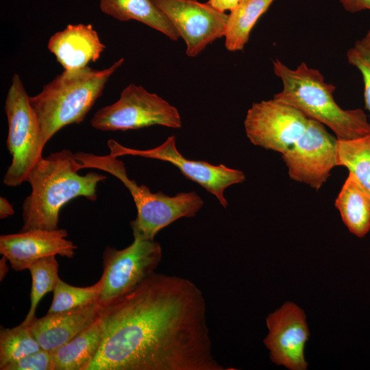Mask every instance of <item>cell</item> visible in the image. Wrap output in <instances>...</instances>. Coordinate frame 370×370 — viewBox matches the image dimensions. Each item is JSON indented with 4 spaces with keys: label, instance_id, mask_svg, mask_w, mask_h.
I'll return each mask as SVG.
<instances>
[{
    "label": "cell",
    "instance_id": "ac0fdd59",
    "mask_svg": "<svg viewBox=\"0 0 370 370\" xmlns=\"http://www.w3.org/2000/svg\"><path fill=\"white\" fill-rule=\"evenodd\" d=\"M102 12L119 21L140 22L173 41L180 38L175 29L153 0H100Z\"/></svg>",
    "mask_w": 370,
    "mask_h": 370
},
{
    "label": "cell",
    "instance_id": "d6986e66",
    "mask_svg": "<svg viewBox=\"0 0 370 370\" xmlns=\"http://www.w3.org/2000/svg\"><path fill=\"white\" fill-rule=\"evenodd\" d=\"M101 337L102 327L99 314L86 329L51 352L53 370H84L97 354Z\"/></svg>",
    "mask_w": 370,
    "mask_h": 370
},
{
    "label": "cell",
    "instance_id": "ba28073f",
    "mask_svg": "<svg viewBox=\"0 0 370 370\" xmlns=\"http://www.w3.org/2000/svg\"><path fill=\"white\" fill-rule=\"evenodd\" d=\"M161 245L154 240L134 238L123 249L107 246L103 254L101 288L97 300L101 306L134 289L162 260Z\"/></svg>",
    "mask_w": 370,
    "mask_h": 370
},
{
    "label": "cell",
    "instance_id": "8fae6325",
    "mask_svg": "<svg viewBox=\"0 0 370 370\" xmlns=\"http://www.w3.org/2000/svg\"><path fill=\"white\" fill-rule=\"evenodd\" d=\"M308 119L297 109L272 99L254 103L244 127L253 145L283 154L305 132Z\"/></svg>",
    "mask_w": 370,
    "mask_h": 370
},
{
    "label": "cell",
    "instance_id": "7402d4cb",
    "mask_svg": "<svg viewBox=\"0 0 370 370\" xmlns=\"http://www.w3.org/2000/svg\"><path fill=\"white\" fill-rule=\"evenodd\" d=\"M58 262L56 256H49L34 262L28 268L32 276L29 310L21 323L29 325L35 318L37 306L42 297L53 291L59 280Z\"/></svg>",
    "mask_w": 370,
    "mask_h": 370
},
{
    "label": "cell",
    "instance_id": "f546056e",
    "mask_svg": "<svg viewBox=\"0 0 370 370\" xmlns=\"http://www.w3.org/2000/svg\"><path fill=\"white\" fill-rule=\"evenodd\" d=\"M14 214V208L9 201L4 197H0V218L4 219Z\"/></svg>",
    "mask_w": 370,
    "mask_h": 370
},
{
    "label": "cell",
    "instance_id": "277c9868",
    "mask_svg": "<svg viewBox=\"0 0 370 370\" xmlns=\"http://www.w3.org/2000/svg\"><path fill=\"white\" fill-rule=\"evenodd\" d=\"M123 62L122 58L102 70L88 66L80 69L64 70L45 85L38 94L29 97L45 145L62 127L84 121L101 95L110 77Z\"/></svg>",
    "mask_w": 370,
    "mask_h": 370
},
{
    "label": "cell",
    "instance_id": "52a82bcc",
    "mask_svg": "<svg viewBox=\"0 0 370 370\" xmlns=\"http://www.w3.org/2000/svg\"><path fill=\"white\" fill-rule=\"evenodd\" d=\"M101 131H126L152 125L173 129L182 127L177 109L142 86L127 85L114 103L99 109L90 120Z\"/></svg>",
    "mask_w": 370,
    "mask_h": 370
},
{
    "label": "cell",
    "instance_id": "4fadbf2b",
    "mask_svg": "<svg viewBox=\"0 0 370 370\" xmlns=\"http://www.w3.org/2000/svg\"><path fill=\"white\" fill-rule=\"evenodd\" d=\"M266 325L263 343L271 362L290 370L307 369L304 349L310 331L304 310L286 301L267 316Z\"/></svg>",
    "mask_w": 370,
    "mask_h": 370
},
{
    "label": "cell",
    "instance_id": "484cf974",
    "mask_svg": "<svg viewBox=\"0 0 370 370\" xmlns=\"http://www.w3.org/2000/svg\"><path fill=\"white\" fill-rule=\"evenodd\" d=\"M347 57L356 58L370 67V29L347 52Z\"/></svg>",
    "mask_w": 370,
    "mask_h": 370
},
{
    "label": "cell",
    "instance_id": "7c38bea8",
    "mask_svg": "<svg viewBox=\"0 0 370 370\" xmlns=\"http://www.w3.org/2000/svg\"><path fill=\"white\" fill-rule=\"evenodd\" d=\"M186 44V54L195 58L224 36L228 14L198 0H153Z\"/></svg>",
    "mask_w": 370,
    "mask_h": 370
},
{
    "label": "cell",
    "instance_id": "44dd1931",
    "mask_svg": "<svg viewBox=\"0 0 370 370\" xmlns=\"http://www.w3.org/2000/svg\"><path fill=\"white\" fill-rule=\"evenodd\" d=\"M336 166L346 167L370 193V134L354 140H337Z\"/></svg>",
    "mask_w": 370,
    "mask_h": 370
},
{
    "label": "cell",
    "instance_id": "6da1fadb",
    "mask_svg": "<svg viewBox=\"0 0 370 370\" xmlns=\"http://www.w3.org/2000/svg\"><path fill=\"white\" fill-rule=\"evenodd\" d=\"M101 342L84 370H225L214 358L206 301L190 280L153 272L101 306Z\"/></svg>",
    "mask_w": 370,
    "mask_h": 370
},
{
    "label": "cell",
    "instance_id": "603a6c76",
    "mask_svg": "<svg viewBox=\"0 0 370 370\" xmlns=\"http://www.w3.org/2000/svg\"><path fill=\"white\" fill-rule=\"evenodd\" d=\"M40 349L29 325L21 323L13 328H1L0 330V369L4 370L8 365Z\"/></svg>",
    "mask_w": 370,
    "mask_h": 370
},
{
    "label": "cell",
    "instance_id": "7a4b0ae2",
    "mask_svg": "<svg viewBox=\"0 0 370 370\" xmlns=\"http://www.w3.org/2000/svg\"><path fill=\"white\" fill-rule=\"evenodd\" d=\"M80 169L69 149L51 153L37 162L26 180L31 193L23 204L21 232L58 229L60 211L66 204L78 197L97 200L98 184L106 176L95 172L82 175Z\"/></svg>",
    "mask_w": 370,
    "mask_h": 370
},
{
    "label": "cell",
    "instance_id": "83f0119b",
    "mask_svg": "<svg viewBox=\"0 0 370 370\" xmlns=\"http://www.w3.org/2000/svg\"><path fill=\"white\" fill-rule=\"evenodd\" d=\"M345 10L351 13L370 10V0H339Z\"/></svg>",
    "mask_w": 370,
    "mask_h": 370
},
{
    "label": "cell",
    "instance_id": "2e32d148",
    "mask_svg": "<svg viewBox=\"0 0 370 370\" xmlns=\"http://www.w3.org/2000/svg\"><path fill=\"white\" fill-rule=\"evenodd\" d=\"M101 309L98 302L72 310L47 313L35 318L30 330L41 349L53 352L69 342L90 325Z\"/></svg>",
    "mask_w": 370,
    "mask_h": 370
},
{
    "label": "cell",
    "instance_id": "8992f818",
    "mask_svg": "<svg viewBox=\"0 0 370 370\" xmlns=\"http://www.w3.org/2000/svg\"><path fill=\"white\" fill-rule=\"evenodd\" d=\"M5 112L8 132L6 140L12 162L3 182L8 186H17L24 182L37 162L42 158L45 145L38 119L29 102L20 76L12 78L5 102Z\"/></svg>",
    "mask_w": 370,
    "mask_h": 370
},
{
    "label": "cell",
    "instance_id": "9c48e42d",
    "mask_svg": "<svg viewBox=\"0 0 370 370\" xmlns=\"http://www.w3.org/2000/svg\"><path fill=\"white\" fill-rule=\"evenodd\" d=\"M107 145L110 154L114 157L135 156L173 164L187 179L196 182L215 196L224 208L228 206L224 197L225 190L245 180V173L240 170L228 168L222 164L213 165L206 161L187 159L177 149L174 135L168 137L160 145L149 149L126 147L113 139L108 140Z\"/></svg>",
    "mask_w": 370,
    "mask_h": 370
},
{
    "label": "cell",
    "instance_id": "4dcf8cb0",
    "mask_svg": "<svg viewBox=\"0 0 370 370\" xmlns=\"http://www.w3.org/2000/svg\"><path fill=\"white\" fill-rule=\"evenodd\" d=\"M8 261L7 258L4 256L2 257L0 261V278L2 280L4 277L6 275V273L8 271V267L6 264Z\"/></svg>",
    "mask_w": 370,
    "mask_h": 370
},
{
    "label": "cell",
    "instance_id": "5b68a950",
    "mask_svg": "<svg viewBox=\"0 0 370 370\" xmlns=\"http://www.w3.org/2000/svg\"><path fill=\"white\" fill-rule=\"evenodd\" d=\"M81 169H97L108 173L128 189L136 205L137 215L130 222L134 238L154 240L155 236L175 221L190 218L201 208L204 201L195 191L180 193L175 196L161 191L151 193L144 185H138L127 175L124 162L110 154L98 156L87 152L74 153Z\"/></svg>",
    "mask_w": 370,
    "mask_h": 370
},
{
    "label": "cell",
    "instance_id": "cb8c5ba5",
    "mask_svg": "<svg viewBox=\"0 0 370 370\" xmlns=\"http://www.w3.org/2000/svg\"><path fill=\"white\" fill-rule=\"evenodd\" d=\"M101 288V279L93 285L79 287L67 284L59 278L53 291V300L47 313L72 310L95 303Z\"/></svg>",
    "mask_w": 370,
    "mask_h": 370
},
{
    "label": "cell",
    "instance_id": "f1b7e54d",
    "mask_svg": "<svg viewBox=\"0 0 370 370\" xmlns=\"http://www.w3.org/2000/svg\"><path fill=\"white\" fill-rule=\"evenodd\" d=\"M242 0H208L207 3L221 12L232 11Z\"/></svg>",
    "mask_w": 370,
    "mask_h": 370
},
{
    "label": "cell",
    "instance_id": "5bb4252c",
    "mask_svg": "<svg viewBox=\"0 0 370 370\" xmlns=\"http://www.w3.org/2000/svg\"><path fill=\"white\" fill-rule=\"evenodd\" d=\"M64 229L30 230L0 236V254L12 268L21 271L42 258L59 255L71 258L77 246Z\"/></svg>",
    "mask_w": 370,
    "mask_h": 370
},
{
    "label": "cell",
    "instance_id": "e0dca14e",
    "mask_svg": "<svg viewBox=\"0 0 370 370\" xmlns=\"http://www.w3.org/2000/svg\"><path fill=\"white\" fill-rule=\"evenodd\" d=\"M334 204L352 234L362 238L370 231V193L352 173L349 172Z\"/></svg>",
    "mask_w": 370,
    "mask_h": 370
},
{
    "label": "cell",
    "instance_id": "ffe728a7",
    "mask_svg": "<svg viewBox=\"0 0 370 370\" xmlns=\"http://www.w3.org/2000/svg\"><path fill=\"white\" fill-rule=\"evenodd\" d=\"M274 1L242 0L230 12L224 34L227 50H243L252 29Z\"/></svg>",
    "mask_w": 370,
    "mask_h": 370
},
{
    "label": "cell",
    "instance_id": "9a60e30c",
    "mask_svg": "<svg viewBox=\"0 0 370 370\" xmlns=\"http://www.w3.org/2000/svg\"><path fill=\"white\" fill-rule=\"evenodd\" d=\"M47 48L64 70L84 68L96 62L106 49L91 24L68 25L53 34Z\"/></svg>",
    "mask_w": 370,
    "mask_h": 370
},
{
    "label": "cell",
    "instance_id": "3957f363",
    "mask_svg": "<svg viewBox=\"0 0 370 370\" xmlns=\"http://www.w3.org/2000/svg\"><path fill=\"white\" fill-rule=\"evenodd\" d=\"M282 89L273 99L291 106L308 118L328 127L338 140L357 139L370 134V123L360 108L345 110L335 101V85L327 83L317 69L301 62L291 69L278 59L272 61Z\"/></svg>",
    "mask_w": 370,
    "mask_h": 370
},
{
    "label": "cell",
    "instance_id": "d4e9b609",
    "mask_svg": "<svg viewBox=\"0 0 370 370\" xmlns=\"http://www.w3.org/2000/svg\"><path fill=\"white\" fill-rule=\"evenodd\" d=\"M4 370H53L51 354L40 349L8 365Z\"/></svg>",
    "mask_w": 370,
    "mask_h": 370
},
{
    "label": "cell",
    "instance_id": "4316f807",
    "mask_svg": "<svg viewBox=\"0 0 370 370\" xmlns=\"http://www.w3.org/2000/svg\"><path fill=\"white\" fill-rule=\"evenodd\" d=\"M348 62L356 66L361 73L364 84V99L365 108L370 112V67L360 60L347 57Z\"/></svg>",
    "mask_w": 370,
    "mask_h": 370
},
{
    "label": "cell",
    "instance_id": "30bf717a",
    "mask_svg": "<svg viewBox=\"0 0 370 370\" xmlns=\"http://www.w3.org/2000/svg\"><path fill=\"white\" fill-rule=\"evenodd\" d=\"M337 139L325 126L308 119L305 132L283 154L289 177L318 190L336 166Z\"/></svg>",
    "mask_w": 370,
    "mask_h": 370
}]
</instances>
